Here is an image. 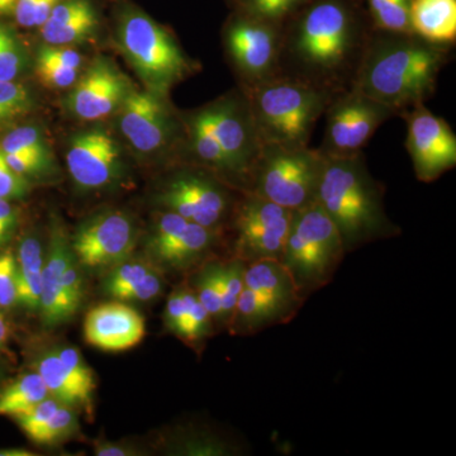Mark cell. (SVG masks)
Returning <instances> with one entry per match:
<instances>
[{"mask_svg": "<svg viewBox=\"0 0 456 456\" xmlns=\"http://www.w3.org/2000/svg\"><path fill=\"white\" fill-rule=\"evenodd\" d=\"M242 90L263 145L310 146L314 126L334 97L284 75Z\"/></svg>", "mask_w": 456, "mask_h": 456, "instance_id": "obj_4", "label": "cell"}, {"mask_svg": "<svg viewBox=\"0 0 456 456\" xmlns=\"http://www.w3.org/2000/svg\"><path fill=\"white\" fill-rule=\"evenodd\" d=\"M292 217L290 209L242 191L224 227L232 233L230 256L246 264L281 260Z\"/></svg>", "mask_w": 456, "mask_h": 456, "instance_id": "obj_8", "label": "cell"}, {"mask_svg": "<svg viewBox=\"0 0 456 456\" xmlns=\"http://www.w3.org/2000/svg\"><path fill=\"white\" fill-rule=\"evenodd\" d=\"M0 151L4 155L29 159L53 170V156L44 134L37 127L23 126L8 132L0 142Z\"/></svg>", "mask_w": 456, "mask_h": 456, "instance_id": "obj_28", "label": "cell"}, {"mask_svg": "<svg viewBox=\"0 0 456 456\" xmlns=\"http://www.w3.org/2000/svg\"><path fill=\"white\" fill-rule=\"evenodd\" d=\"M17 303V259L12 251L0 253V307Z\"/></svg>", "mask_w": 456, "mask_h": 456, "instance_id": "obj_39", "label": "cell"}, {"mask_svg": "<svg viewBox=\"0 0 456 456\" xmlns=\"http://www.w3.org/2000/svg\"><path fill=\"white\" fill-rule=\"evenodd\" d=\"M35 108L32 93L22 84L0 80V126L23 118Z\"/></svg>", "mask_w": 456, "mask_h": 456, "instance_id": "obj_31", "label": "cell"}, {"mask_svg": "<svg viewBox=\"0 0 456 456\" xmlns=\"http://www.w3.org/2000/svg\"><path fill=\"white\" fill-rule=\"evenodd\" d=\"M248 264L236 257L227 256L220 260L222 288V326L228 327L235 312L240 294L244 289L245 270Z\"/></svg>", "mask_w": 456, "mask_h": 456, "instance_id": "obj_30", "label": "cell"}, {"mask_svg": "<svg viewBox=\"0 0 456 456\" xmlns=\"http://www.w3.org/2000/svg\"><path fill=\"white\" fill-rule=\"evenodd\" d=\"M118 45L146 89L160 97L197 68L165 27L134 8L122 13Z\"/></svg>", "mask_w": 456, "mask_h": 456, "instance_id": "obj_6", "label": "cell"}, {"mask_svg": "<svg viewBox=\"0 0 456 456\" xmlns=\"http://www.w3.org/2000/svg\"><path fill=\"white\" fill-rule=\"evenodd\" d=\"M323 155L310 146L266 143L251 173L248 191L297 211L316 202Z\"/></svg>", "mask_w": 456, "mask_h": 456, "instance_id": "obj_7", "label": "cell"}, {"mask_svg": "<svg viewBox=\"0 0 456 456\" xmlns=\"http://www.w3.org/2000/svg\"><path fill=\"white\" fill-rule=\"evenodd\" d=\"M77 428H79V424H77L74 408L61 404L49 421L41 426L38 430L32 432L28 437L33 443L40 444V445H53V444L73 436Z\"/></svg>", "mask_w": 456, "mask_h": 456, "instance_id": "obj_35", "label": "cell"}, {"mask_svg": "<svg viewBox=\"0 0 456 456\" xmlns=\"http://www.w3.org/2000/svg\"><path fill=\"white\" fill-rule=\"evenodd\" d=\"M36 371L41 375L50 395L69 407H83L92 412L95 386L84 382L66 367L55 353L46 354L37 362Z\"/></svg>", "mask_w": 456, "mask_h": 456, "instance_id": "obj_24", "label": "cell"}, {"mask_svg": "<svg viewBox=\"0 0 456 456\" xmlns=\"http://www.w3.org/2000/svg\"><path fill=\"white\" fill-rule=\"evenodd\" d=\"M36 73L44 86L53 89H65L70 88L77 83L80 70L66 68L53 57L45 55L38 50L36 56Z\"/></svg>", "mask_w": 456, "mask_h": 456, "instance_id": "obj_36", "label": "cell"}, {"mask_svg": "<svg viewBox=\"0 0 456 456\" xmlns=\"http://www.w3.org/2000/svg\"><path fill=\"white\" fill-rule=\"evenodd\" d=\"M407 123L406 147L416 178L432 183L456 165V136L445 119L424 104L399 114Z\"/></svg>", "mask_w": 456, "mask_h": 456, "instance_id": "obj_13", "label": "cell"}, {"mask_svg": "<svg viewBox=\"0 0 456 456\" xmlns=\"http://www.w3.org/2000/svg\"><path fill=\"white\" fill-rule=\"evenodd\" d=\"M0 455L2 456H31L32 452H27L25 449H7L0 450Z\"/></svg>", "mask_w": 456, "mask_h": 456, "instance_id": "obj_47", "label": "cell"}, {"mask_svg": "<svg viewBox=\"0 0 456 456\" xmlns=\"http://www.w3.org/2000/svg\"><path fill=\"white\" fill-rule=\"evenodd\" d=\"M136 237V227L125 212L107 211L83 222L70 246L82 268H114L131 256Z\"/></svg>", "mask_w": 456, "mask_h": 456, "instance_id": "obj_14", "label": "cell"}, {"mask_svg": "<svg viewBox=\"0 0 456 456\" xmlns=\"http://www.w3.org/2000/svg\"><path fill=\"white\" fill-rule=\"evenodd\" d=\"M60 2L62 0H16L13 14L26 28L41 27Z\"/></svg>", "mask_w": 456, "mask_h": 456, "instance_id": "obj_37", "label": "cell"}, {"mask_svg": "<svg viewBox=\"0 0 456 456\" xmlns=\"http://www.w3.org/2000/svg\"><path fill=\"white\" fill-rule=\"evenodd\" d=\"M164 325L194 349H200L215 331L211 314L188 283L180 284L167 298Z\"/></svg>", "mask_w": 456, "mask_h": 456, "instance_id": "obj_21", "label": "cell"}, {"mask_svg": "<svg viewBox=\"0 0 456 456\" xmlns=\"http://www.w3.org/2000/svg\"><path fill=\"white\" fill-rule=\"evenodd\" d=\"M373 28L364 0H307L281 25L279 75L349 90Z\"/></svg>", "mask_w": 456, "mask_h": 456, "instance_id": "obj_1", "label": "cell"}, {"mask_svg": "<svg viewBox=\"0 0 456 456\" xmlns=\"http://www.w3.org/2000/svg\"><path fill=\"white\" fill-rule=\"evenodd\" d=\"M146 335L145 320L123 303H104L86 314L84 336L92 346L123 351L136 346Z\"/></svg>", "mask_w": 456, "mask_h": 456, "instance_id": "obj_18", "label": "cell"}, {"mask_svg": "<svg viewBox=\"0 0 456 456\" xmlns=\"http://www.w3.org/2000/svg\"><path fill=\"white\" fill-rule=\"evenodd\" d=\"M99 18L90 0H62L40 27L42 40L53 46L83 44L94 37Z\"/></svg>", "mask_w": 456, "mask_h": 456, "instance_id": "obj_22", "label": "cell"}, {"mask_svg": "<svg viewBox=\"0 0 456 456\" xmlns=\"http://www.w3.org/2000/svg\"><path fill=\"white\" fill-rule=\"evenodd\" d=\"M27 66V53L11 27L0 22V80L14 82Z\"/></svg>", "mask_w": 456, "mask_h": 456, "instance_id": "obj_32", "label": "cell"}, {"mask_svg": "<svg viewBox=\"0 0 456 456\" xmlns=\"http://www.w3.org/2000/svg\"><path fill=\"white\" fill-rule=\"evenodd\" d=\"M345 255L338 228L316 202L293 211L279 261L305 301L334 281Z\"/></svg>", "mask_w": 456, "mask_h": 456, "instance_id": "obj_5", "label": "cell"}, {"mask_svg": "<svg viewBox=\"0 0 456 456\" xmlns=\"http://www.w3.org/2000/svg\"><path fill=\"white\" fill-rule=\"evenodd\" d=\"M242 191L209 170H180L165 183L158 202L200 226L224 232Z\"/></svg>", "mask_w": 456, "mask_h": 456, "instance_id": "obj_9", "label": "cell"}, {"mask_svg": "<svg viewBox=\"0 0 456 456\" xmlns=\"http://www.w3.org/2000/svg\"><path fill=\"white\" fill-rule=\"evenodd\" d=\"M73 254L70 240L60 224H53L49 253L42 273L40 312L44 325L56 327L68 322L77 312L61 285V274Z\"/></svg>", "mask_w": 456, "mask_h": 456, "instance_id": "obj_19", "label": "cell"}, {"mask_svg": "<svg viewBox=\"0 0 456 456\" xmlns=\"http://www.w3.org/2000/svg\"><path fill=\"white\" fill-rule=\"evenodd\" d=\"M38 50L42 51L45 55L53 57L66 68L77 69V70H80L82 68L83 59L77 51L68 49L66 46H53V45H44Z\"/></svg>", "mask_w": 456, "mask_h": 456, "instance_id": "obj_44", "label": "cell"}, {"mask_svg": "<svg viewBox=\"0 0 456 456\" xmlns=\"http://www.w3.org/2000/svg\"><path fill=\"white\" fill-rule=\"evenodd\" d=\"M69 174L83 191H98L116 184L123 163L118 142L101 128L75 134L66 152Z\"/></svg>", "mask_w": 456, "mask_h": 456, "instance_id": "obj_16", "label": "cell"}, {"mask_svg": "<svg viewBox=\"0 0 456 456\" xmlns=\"http://www.w3.org/2000/svg\"><path fill=\"white\" fill-rule=\"evenodd\" d=\"M55 354L59 356V359L64 362L66 367L70 369L71 371H74L80 379L84 380L86 383L92 384V386H95L94 375H93L92 369L84 362L82 354L79 353L77 347L61 346Z\"/></svg>", "mask_w": 456, "mask_h": 456, "instance_id": "obj_42", "label": "cell"}, {"mask_svg": "<svg viewBox=\"0 0 456 456\" xmlns=\"http://www.w3.org/2000/svg\"><path fill=\"white\" fill-rule=\"evenodd\" d=\"M18 211L8 200H0V250L11 241L18 227Z\"/></svg>", "mask_w": 456, "mask_h": 456, "instance_id": "obj_43", "label": "cell"}, {"mask_svg": "<svg viewBox=\"0 0 456 456\" xmlns=\"http://www.w3.org/2000/svg\"><path fill=\"white\" fill-rule=\"evenodd\" d=\"M16 0H0V16L13 14Z\"/></svg>", "mask_w": 456, "mask_h": 456, "instance_id": "obj_46", "label": "cell"}, {"mask_svg": "<svg viewBox=\"0 0 456 456\" xmlns=\"http://www.w3.org/2000/svg\"><path fill=\"white\" fill-rule=\"evenodd\" d=\"M50 397L49 389L37 371L18 377L0 392V416H17Z\"/></svg>", "mask_w": 456, "mask_h": 456, "instance_id": "obj_27", "label": "cell"}, {"mask_svg": "<svg viewBox=\"0 0 456 456\" xmlns=\"http://www.w3.org/2000/svg\"><path fill=\"white\" fill-rule=\"evenodd\" d=\"M165 99L150 90L132 86L117 110L119 130L141 154L160 152L175 137V119Z\"/></svg>", "mask_w": 456, "mask_h": 456, "instance_id": "obj_15", "label": "cell"}, {"mask_svg": "<svg viewBox=\"0 0 456 456\" xmlns=\"http://www.w3.org/2000/svg\"><path fill=\"white\" fill-rule=\"evenodd\" d=\"M156 269L155 264L143 263L139 260H125L114 266L104 283V292L112 298L122 301L123 296L134 284L139 283L150 273Z\"/></svg>", "mask_w": 456, "mask_h": 456, "instance_id": "obj_33", "label": "cell"}, {"mask_svg": "<svg viewBox=\"0 0 456 456\" xmlns=\"http://www.w3.org/2000/svg\"><path fill=\"white\" fill-rule=\"evenodd\" d=\"M323 114L326 116L325 137L318 150L323 156L332 158L360 154L375 131L397 116L392 108L355 89L334 95Z\"/></svg>", "mask_w": 456, "mask_h": 456, "instance_id": "obj_12", "label": "cell"}, {"mask_svg": "<svg viewBox=\"0 0 456 456\" xmlns=\"http://www.w3.org/2000/svg\"><path fill=\"white\" fill-rule=\"evenodd\" d=\"M80 268L82 266L77 263V257H75L73 253L69 257L61 274L62 288H64L69 299H70L77 310H79L80 305H82L84 297L83 278L82 274H80Z\"/></svg>", "mask_w": 456, "mask_h": 456, "instance_id": "obj_41", "label": "cell"}, {"mask_svg": "<svg viewBox=\"0 0 456 456\" xmlns=\"http://www.w3.org/2000/svg\"><path fill=\"white\" fill-rule=\"evenodd\" d=\"M132 88L130 80L106 59H98L74 84L66 106L77 118L99 121L117 112Z\"/></svg>", "mask_w": 456, "mask_h": 456, "instance_id": "obj_17", "label": "cell"}, {"mask_svg": "<svg viewBox=\"0 0 456 456\" xmlns=\"http://www.w3.org/2000/svg\"><path fill=\"white\" fill-rule=\"evenodd\" d=\"M61 404V402L57 401L55 397H47L40 403L36 404L35 407H32L31 410L14 416L13 419H16L17 424L20 425L27 436H29L32 432L38 430L41 426L46 424Z\"/></svg>", "mask_w": 456, "mask_h": 456, "instance_id": "obj_40", "label": "cell"}, {"mask_svg": "<svg viewBox=\"0 0 456 456\" xmlns=\"http://www.w3.org/2000/svg\"><path fill=\"white\" fill-rule=\"evenodd\" d=\"M410 18L415 35L439 46H454L456 0H412Z\"/></svg>", "mask_w": 456, "mask_h": 456, "instance_id": "obj_23", "label": "cell"}, {"mask_svg": "<svg viewBox=\"0 0 456 456\" xmlns=\"http://www.w3.org/2000/svg\"><path fill=\"white\" fill-rule=\"evenodd\" d=\"M230 167L236 188L248 191L251 173L263 147L244 90L204 107Z\"/></svg>", "mask_w": 456, "mask_h": 456, "instance_id": "obj_10", "label": "cell"}, {"mask_svg": "<svg viewBox=\"0 0 456 456\" xmlns=\"http://www.w3.org/2000/svg\"><path fill=\"white\" fill-rule=\"evenodd\" d=\"M31 183L25 176L12 169L0 151V200H20L28 196Z\"/></svg>", "mask_w": 456, "mask_h": 456, "instance_id": "obj_38", "label": "cell"}, {"mask_svg": "<svg viewBox=\"0 0 456 456\" xmlns=\"http://www.w3.org/2000/svg\"><path fill=\"white\" fill-rule=\"evenodd\" d=\"M17 303L28 311H40L45 259L36 237L20 242L17 253Z\"/></svg>", "mask_w": 456, "mask_h": 456, "instance_id": "obj_25", "label": "cell"}, {"mask_svg": "<svg viewBox=\"0 0 456 456\" xmlns=\"http://www.w3.org/2000/svg\"><path fill=\"white\" fill-rule=\"evenodd\" d=\"M302 307L273 298L244 285L227 330L236 336L259 334L270 327L289 323Z\"/></svg>", "mask_w": 456, "mask_h": 456, "instance_id": "obj_20", "label": "cell"}, {"mask_svg": "<svg viewBox=\"0 0 456 456\" xmlns=\"http://www.w3.org/2000/svg\"><path fill=\"white\" fill-rule=\"evenodd\" d=\"M384 193L386 188L371 175L362 152L323 156L316 203L334 222L346 254L402 235V228L387 215Z\"/></svg>", "mask_w": 456, "mask_h": 456, "instance_id": "obj_3", "label": "cell"}, {"mask_svg": "<svg viewBox=\"0 0 456 456\" xmlns=\"http://www.w3.org/2000/svg\"><path fill=\"white\" fill-rule=\"evenodd\" d=\"M245 287L281 301L303 305V298L288 270L279 260H260L246 265Z\"/></svg>", "mask_w": 456, "mask_h": 456, "instance_id": "obj_26", "label": "cell"}, {"mask_svg": "<svg viewBox=\"0 0 456 456\" xmlns=\"http://www.w3.org/2000/svg\"><path fill=\"white\" fill-rule=\"evenodd\" d=\"M224 33L228 59L242 89L279 75L281 25L235 11Z\"/></svg>", "mask_w": 456, "mask_h": 456, "instance_id": "obj_11", "label": "cell"}, {"mask_svg": "<svg viewBox=\"0 0 456 456\" xmlns=\"http://www.w3.org/2000/svg\"><path fill=\"white\" fill-rule=\"evenodd\" d=\"M452 47L415 33L373 28L351 89L392 108L397 116L434 95Z\"/></svg>", "mask_w": 456, "mask_h": 456, "instance_id": "obj_2", "label": "cell"}, {"mask_svg": "<svg viewBox=\"0 0 456 456\" xmlns=\"http://www.w3.org/2000/svg\"><path fill=\"white\" fill-rule=\"evenodd\" d=\"M235 11L283 25L285 20L307 0H231Z\"/></svg>", "mask_w": 456, "mask_h": 456, "instance_id": "obj_34", "label": "cell"}, {"mask_svg": "<svg viewBox=\"0 0 456 456\" xmlns=\"http://www.w3.org/2000/svg\"><path fill=\"white\" fill-rule=\"evenodd\" d=\"M411 3L412 0H364L375 29L402 33H413Z\"/></svg>", "mask_w": 456, "mask_h": 456, "instance_id": "obj_29", "label": "cell"}, {"mask_svg": "<svg viewBox=\"0 0 456 456\" xmlns=\"http://www.w3.org/2000/svg\"><path fill=\"white\" fill-rule=\"evenodd\" d=\"M134 454L132 450L121 448L118 445H112L110 443H103L97 446V455L99 456H123Z\"/></svg>", "mask_w": 456, "mask_h": 456, "instance_id": "obj_45", "label": "cell"}]
</instances>
